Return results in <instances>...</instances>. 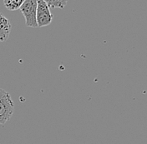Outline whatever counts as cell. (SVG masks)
Here are the masks:
<instances>
[{"label":"cell","mask_w":147,"mask_h":144,"mask_svg":"<svg viewBox=\"0 0 147 144\" xmlns=\"http://www.w3.org/2000/svg\"><path fill=\"white\" fill-rule=\"evenodd\" d=\"M14 103L8 92L0 88V124L4 125L12 117Z\"/></svg>","instance_id":"6da1fadb"},{"label":"cell","mask_w":147,"mask_h":144,"mask_svg":"<svg viewBox=\"0 0 147 144\" xmlns=\"http://www.w3.org/2000/svg\"><path fill=\"white\" fill-rule=\"evenodd\" d=\"M20 10L25 18V24L27 27H38L36 22L37 1L25 0L20 7Z\"/></svg>","instance_id":"7a4b0ae2"},{"label":"cell","mask_w":147,"mask_h":144,"mask_svg":"<svg viewBox=\"0 0 147 144\" xmlns=\"http://www.w3.org/2000/svg\"><path fill=\"white\" fill-rule=\"evenodd\" d=\"M52 20H53V15L45 1L44 0L37 1V26L39 27H46L52 23Z\"/></svg>","instance_id":"3957f363"},{"label":"cell","mask_w":147,"mask_h":144,"mask_svg":"<svg viewBox=\"0 0 147 144\" xmlns=\"http://www.w3.org/2000/svg\"><path fill=\"white\" fill-rule=\"evenodd\" d=\"M11 32V24L9 19L0 13V42H4L9 38Z\"/></svg>","instance_id":"277c9868"},{"label":"cell","mask_w":147,"mask_h":144,"mask_svg":"<svg viewBox=\"0 0 147 144\" xmlns=\"http://www.w3.org/2000/svg\"><path fill=\"white\" fill-rule=\"evenodd\" d=\"M24 0H4V6L10 11H15L20 9Z\"/></svg>","instance_id":"5b68a950"},{"label":"cell","mask_w":147,"mask_h":144,"mask_svg":"<svg viewBox=\"0 0 147 144\" xmlns=\"http://www.w3.org/2000/svg\"><path fill=\"white\" fill-rule=\"evenodd\" d=\"M49 8L53 9H64L65 5L67 4V1H45Z\"/></svg>","instance_id":"8992f818"}]
</instances>
